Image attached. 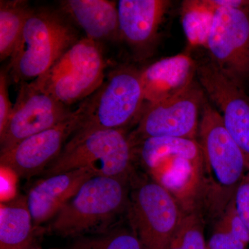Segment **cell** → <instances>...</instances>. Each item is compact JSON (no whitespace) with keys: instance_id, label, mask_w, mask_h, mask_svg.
<instances>
[{"instance_id":"obj_20","label":"cell","mask_w":249,"mask_h":249,"mask_svg":"<svg viewBox=\"0 0 249 249\" xmlns=\"http://www.w3.org/2000/svg\"><path fill=\"white\" fill-rule=\"evenodd\" d=\"M249 230L236 211L233 199L216 219L207 249H247Z\"/></svg>"},{"instance_id":"obj_14","label":"cell","mask_w":249,"mask_h":249,"mask_svg":"<svg viewBox=\"0 0 249 249\" xmlns=\"http://www.w3.org/2000/svg\"><path fill=\"white\" fill-rule=\"evenodd\" d=\"M170 4L166 0H120L118 2L121 39L136 53H148Z\"/></svg>"},{"instance_id":"obj_23","label":"cell","mask_w":249,"mask_h":249,"mask_svg":"<svg viewBox=\"0 0 249 249\" xmlns=\"http://www.w3.org/2000/svg\"><path fill=\"white\" fill-rule=\"evenodd\" d=\"M168 249H207L202 214L199 213L185 214Z\"/></svg>"},{"instance_id":"obj_11","label":"cell","mask_w":249,"mask_h":249,"mask_svg":"<svg viewBox=\"0 0 249 249\" xmlns=\"http://www.w3.org/2000/svg\"><path fill=\"white\" fill-rule=\"evenodd\" d=\"M73 112L58 100L36 88L31 82L21 83L9 120L0 134L1 152L55 127L69 119Z\"/></svg>"},{"instance_id":"obj_5","label":"cell","mask_w":249,"mask_h":249,"mask_svg":"<svg viewBox=\"0 0 249 249\" xmlns=\"http://www.w3.org/2000/svg\"><path fill=\"white\" fill-rule=\"evenodd\" d=\"M79 40L70 19L61 11L33 9L10 58L11 77L21 83L39 78Z\"/></svg>"},{"instance_id":"obj_1","label":"cell","mask_w":249,"mask_h":249,"mask_svg":"<svg viewBox=\"0 0 249 249\" xmlns=\"http://www.w3.org/2000/svg\"><path fill=\"white\" fill-rule=\"evenodd\" d=\"M136 155L179 205L184 214L204 211L206 178L204 155L196 139L151 137L134 142Z\"/></svg>"},{"instance_id":"obj_12","label":"cell","mask_w":249,"mask_h":249,"mask_svg":"<svg viewBox=\"0 0 249 249\" xmlns=\"http://www.w3.org/2000/svg\"><path fill=\"white\" fill-rule=\"evenodd\" d=\"M199 85L217 109L224 126L245 157L249 171V100L237 84L210 59L198 64Z\"/></svg>"},{"instance_id":"obj_17","label":"cell","mask_w":249,"mask_h":249,"mask_svg":"<svg viewBox=\"0 0 249 249\" xmlns=\"http://www.w3.org/2000/svg\"><path fill=\"white\" fill-rule=\"evenodd\" d=\"M60 11L96 42L121 39L118 4L109 0H64Z\"/></svg>"},{"instance_id":"obj_15","label":"cell","mask_w":249,"mask_h":249,"mask_svg":"<svg viewBox=\"0 0 249 249\" xmlns=\"http://www.w3.org/2000/svg\"><path fill=\"white\" fill-rule=\"evenodd\" d=\"M93 176H98L96 172L86 167L47 177L36 183L27 196L35 227L55 217Z\"/></svg>"},{"instance_id":"obj_19","label":"cell","mask_w":249,"mask_h":249,"mask_svg":"<svg viewBox=\"0 0 249 249\" xmlns=\"http://www.w3.org/2000/svg\"><path fill=\"white\" fill-rule=\"evenodd\" d=\"M32 9L24 0L0 1V60L14 53Z\"/></svg>"},{"instance_id":"obj_24","label":"cell","mask_w":249,"mask_h":249,"mask_svg":"<svg viewBox=\"0 0 249 249\" xmlns=\"http://www.w3.org/2000/svg\"><path fill=\"white\" fill-rule=\"evenodd\" d=\"M233 200L237 214L249 230V171L237 187Z\"/></svg>"},{"instance_id":"obj_4","label":"cell","mask_w":249,"mask_h":249,"mask_svg":"<svg viewBox=\"0 0 249 249\" xmlns=\"http://www.w3.org/2000/svg\"><path fill=\"white\" fill-rule=\"evenodd\" d=\"M135 156L133 142L124 129H78L44 175L89 167L98 176L132 181Z\"/></svg>"},{"instance_id":"obj_13","label":"cell","mask_w":249,"mask_h":249,"mask_svg":"<svg viewBox=\"0 0 249 249\" xmlns=\"http://www.w3.org/2000/svg\"><path fill=\"white\" fill-rule=\"evenodd\" d=\"M81 123L82 113L78 107L69 119L55 127L28 137L1 152V168L24 178L42 173L61 153L67 141L78 130Z\"/></svg>"},{"instance_id":"obj_3","label":"cell","mask_w":249,"mask_h":249,"mask_svg":"<svg viewBox=\"0 0 249 249\" xmlns=\"http://www.w3.org/2000/svg\"><path fill=\"white\" fill-rule=\"evenodd\" d=\"M129 180L93 176L67 203L49 224L47 231L76 238L103 233L128 208Z\"/></svg>"},{"instance_id":"obj_6","label":"cell","mask_w":249,"mask_h":249,"mask_svg":"<svg viewBox=\"0 0 249 249\" xmlns=\"http://www.w3.org/2000/svg\"><path fill=\"white\" fill-rule=\"evenodd\" d=\"M106 67L101 43L85 37L31 83L68 106L84 101L102 85Z\"/></svg>"},{"instance_id":"obj_21","label":"cell","mask_w":249,"mask_h":249,"mask_svg":"<svg viewBox=\"0 0 249 249\" xmlns=\"http://www.w3.org/2000/svg\"><path fill=\"white\" fill-rule=\"evenodd\" d=\"M214 12L206 0H187L181 7V22L187 40L191 47H204L208 40Z\"/></svg>"},{"instance_id":"obj_7","label":"cell","mask_w":249,"mask_h":249,"mask_svg":"<svg viewBox=\"0 0 249 249\" xmlns=\"http://www.w3.org/2000/svg\"><path fill=\"white\" fill-rule=\"evenodd\" d=\"M142 70L122 67L110 72L107 80L79 108L78 129H124L139 120L145 106Z\"/></svg>"},{"instance_id":"obj_25","label":"cell","mask_w":249,"mask_h":249,"mask_svg":"<svg viewBox=\"0 0 249 249\" xmlns=\"http://www.w3.org/2000/svg\"><path fill=\"white\" fill-rule=\"evenodd\" d=\"M12 104L9 99L8 89V78L5 71L0 74V134L4 130L13 111Z\"/></svg>"},{"instance_id":"obj_26","label":"cell","mask_w":249,"mask_h":249,"mask_svg":"<svg viewBox=\"0 0 249 249\" xmlns=\"http://www.w3.org/2000/svg\"><path fill=\"white\" fill-rule=\"evenodd\" d=\"M32 249H42L39 248V247H37V248Z\"/></svg>"},{"instance_id":"obj_2","label":"cell","mask_w":249,"mask_h":249,"mask_svg":"<svg viewBox=\"0 0 249 249\" xmlns=\"http://www.w3.org/2000/svg\"><path fill=\"white\" fill-rule=\"evenodd\" d=\"M198 134L206 178L204 211L216 219L233 199L248 169L243 153L228 132L222 116L206 99Z\"/></svg>"},{"instance_id":"obj_9","label":"cell","mask_w":249,"mask_h":249,"mask_svg":"<svg viewBox=\"0 0 249 249\" xmlns=\"http://www.w3.org/2000/svg\"><path fill=\"white\" fill-rule=\"evenodd\" d=\"M201 85L193 81L173 96L155 103H145L132 142L151 137L196 139L199 114L206 101Z\"/></svg>"},{"instance_id":"obj_10","label":"cell","mask_w":249,"mask_h":249,"mask_svg":"<svg viewBox=\"0 0 249 249\" xmlns=\"http://www.w3.org/2000/svg\"><path fill=\"white\" fill-rule=\"evenodd\" d=\"M206 48L214 65L242 86L249 77V7L216 10Z\"/></svg>"},{"instance_id":"obj_22","label":"cell","mask_w":249,"mask_h":249,"mask_svg":"<svg viewBox=\"0 0 249 249\" xmlns=\"http://www.w3.org/2000/svg\"><path fill=\"white\" fill-rule=\"evenodd\" d=\"M62 249H143L131 229L114 228L103 233L76 237Z\"/></svg>"},{"instance_id":"obj_16","label":"cell","mask_w":249,"mask_h":249,"mask_svg":"<svg viewBox=\"0 0 249 249\" xmlns=\"http://www.w3.org/2000/svg\"><path fill=\"white\" fill-rule=\"evenodd\" d=\"M196 67L188 54L179 53L142 70L145 103L161 101L186 89L194 81Z\"/></svg>"},{"instance_id":"obj_18","label":"cell","mask_w":249,"mask_h":249,"mask_svg":"<svg viewBox=\"0 0 249 249\" xmlns=\"http://www.w3.org/2000/svg\"><path fill=\"white\" fill-rule=\"evenodd\" d=\"M37 228L34 225L27 196H18L1 203L0 249H32Z\"/></svg>"},{"instance_id":"obj_8","label":"cell","mask_w":249,"mask_h":249,"mask_svg":"<svg viewBox=\"0 0 249 249\" xmlns=\"http://www.w3.org/2000/svg\"><path fill=\"white\" fill-rule=\"evenodd\" d=\"M127 211L143 249H168L185 214L175 198L154 180L134 187Z\"/></svg>"}]
</instances>
